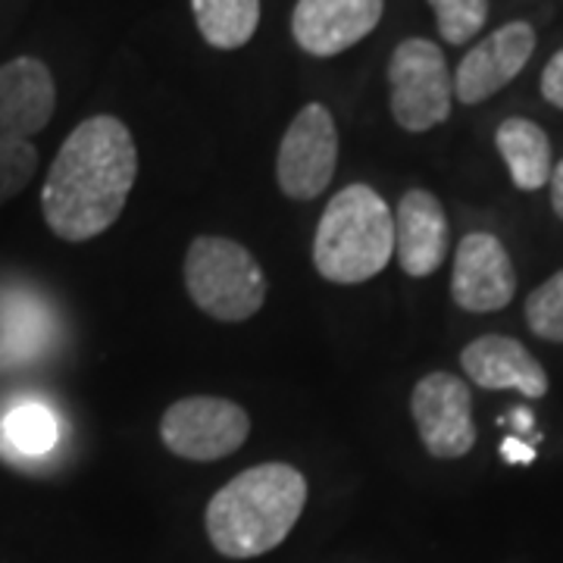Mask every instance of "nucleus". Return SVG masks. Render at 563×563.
<instances>
[{"label":"nucleus","mask_w":563,"mask_h":563,"mask_svg":"<svg viewBox=\"0 0 563 563\" xmlns=\"http://www.w3.org/2000/svg\"><path fill=\"white\" fill-rule=\"evenodd\" d=\"M339 166V129L325 103H307L285 129L276 181L288 201H317Z\"/></svg>","instance_id":"nucleus-7"},{"label":"nucleus","mask_w":563,"mask_h":563,"mask_svg":"<svg viewBox=\"0 0 563 563\" xmlns=\"http://www.w3.org/2000/svg\"><path fill=\"white\" fill-rule=\"evenodd\" d=\"M3 435L10 448H16L20 454H47L57 444V420L44 404H22L16 410L7 413L3 420Z\"/></svg>","instance_id":"nucleus-17"},{"label":"nucleus","mask_w":563,"mask_h":563,"mask_svg":"<svg viewBox=\"0 0 563 563\" xmlns=\"http://www.w3.org/2000/svg\"><path fill=\"white\" fill-rule=\"evenodd\" d=\"M542 98L551 107L563 110V51H558L542 73Z\"/></svg>","instance_id":"nucleus-21"},{"label":"nucleus","mask_w":563,"mask_h":563,"mask_svg":"<svg viewBox=\"0 0 563 563\" xmlns=\"http://www.w3.org/2000/svg\"><path fill=\"white\" fill-rule=\"evenodd\" d=\"M251 435L242 404L213 395H191L169 404L161 420V442L181 461L213 463L235 454Z\"/></svg>","instance_id":"nucleus-6"},{"label":"nucleus","mask_w":563,"mask_h":563,"mask_svg":"<svg viewBox=\"0 0 563 563\" xmlns=\"http://www.w3.org/2000/svg\"><path fill=\"white\" fill-rule=\"evenodd\" d=\"M139 179V147L117 117H91L63 141L41 188V213L63 242H91L113 229Z\"/></svg>","instance_id":"nucleus-1"},{"label":"nucleus","mask_w":563,"mask_h":563,"mask_svg":"<svg viewBox=\"0 0 563 563\" xmlns=\"http://www.w3.org/2000/svg\"><path fill=\"white\" fill-rule=\"evenodd\" d=\"M501 454L507 463H532L536 461V448L526 444L523 439H504Z\"/></svg>","instance_id":"nucleus-22"},{"label":"nucleus","mask_w":563,"mask_h":563,"mask_svg":"<svg viewBox=\"0 0 563 563\" xmlns=\"http://www.w3.org/2000/svg\"><path fill=\"white\" fill-rule=\"evenodd\" d=\"M181 276L195 307L220 322L251 320L266 301V276L257 257L222 235H198L188 244Z\"/></svg>","instance_id":"nucleus-4"},{"label":"nucleus","mask_w":563,"mask_h":563,"mask_svg":"<svg viewBox=\"0 0 563 563\" xmlns=\"http://www.w3.org/2000/svg\"><path fill=\"white\" fill-rule=\"evenodd\" d=\"M38 169V147L32 141L0 144V207L10 203Z\"/></svg>","instance_id":"nucleus-20"},{"label":"nucleus","mask_w":563,"mask_h":563,"mask_svg":"<svg viewBox=\"0 0 563 563\" xmlns=\"http://www.w3.org/2000/svg\"><path fill=\"white\" fill-rule=\"evenodd\" d=\"M548 185H551V207H554V213L563 220V161L551 169Z\"/></svg>","instance_id":"nucleus-23"},{"label":"nucleus","mask_w":563,"mask_h":563,"mask_svg":"<svg viewBox=\"0 0 563 563\" xmlns=\"http://www.w3.org/2000/svg\"><path fill=\"white\" fill-rule=\"evenodd\" d=\"M536 29L529 22H507L463 57L454 73V98L466 107L488 101L517 79L532 60Z\"/></svg>","instance_id":"nucleus-10"},{"label":"nucleus","mask_w":563,"mask_h":563,"mask_svg":"<svg viewBox=\"0 0 563 563\" xmlns=\"http://www.w3.org/2000/svg\"><path fill=\"white\" fill-rule=\"evenodd\" d=\"M395 257V213L385 198L354 181L322 210L313 235V266L325 282L361 285L376 279Z\"/></svg>","instance_id":"nucleus-3"},{"label":"nucleus","mask_w":563,"mask_h":563,"mask_svg":"<svg viewBox=\"0 0 563 563\" xmlns=\"http://www.w3.org/2000/svg\"><path fill=\"white\" fill-rule=\"evenodd\" d=\"M385 0H298L291 35L310 57H339L376 32Z\"/></svg>","instance_id":"nucleus-11"},{"label":"nucleus","mask_w":563,"mask_h":563,"mask_svg":"<svg viewBox=\"0 0 563 563\" xmlns=\"http://www.w3.org/2000/svg\"><path fill=\"white\" fill-rule=\"evenodd\" d=\"M510 422H514V426H517V429H520V432H532V429H536V420H532V413H529V410H526V407H520V410H514V413H510Z\"/></svg>","instance_id":"nucleus-24"},{"label":"nucleus","mask_w":563,"mask_h":563,"mask_svg":"<svg viewBox=\"0 0 563 563\" xmlns=\"http://www.w3.org/2000/svg\"><path fill=\"white\" fill-rule=\"evenodd\" d=\"M410 413L422 448L435 461H461L476 448L473 395L454 373H429L413 385Z\"/></svg>","instance_id":"nucleus-8"},{"label":"nucleus","mask_w":563,"mask_h":563,"mask_svg":"<svg viewBox=\"0 0 563 563\" xmlns=\"http://www.w3.org/2000/svg\"><path fill=\"white\" fill-rule=\"evenodd\" d=\"M391 117L404 132L422 135L451 117L454 76L439 44L426 38H407L388 60Z\"/></svg>","instance_id":"nucleus-5"},{"label":"nucleus","mask_w":563,"mask_h":563,"mask_svg":"<svg viewBox=\"0 0 563 563\" xmlns=\"http://www.w3.org/2000/svg\"><path fill=\"white\" fill-rule=\"evenodd\" d=\"M307 479L291 463H257L222 485L207 504V539L229 561H251L279 548L298 526Z\"/></svg>","instance_id":"nucleus-2"},{"label":"nucleus","mask_w":563,"mask_h":563,"mask_svg":"<svg viewBox=\"0 0 563 563\" xmlns=\"http://www.w3.org/2000/svg\"><path fill=\"white\" fill-rule=\"evenodd\" d=\"M448 217L439 198L410 188L395 210V257L410 279H429L448 257Z\"/></svg>","instance_id":"nucleus-13"},{"label":"nucleus","mask_w":563,"mask_h":563,"mask_svg":"<svg viewBox=\"0 0 563 563\" xmlns=\"http://www.w3.org/2000/svg\"><path fill=\"white\" fill-rule=\"evenodd\" d=\"M495 147L501 154L510 181L520 191H539L551 179V141L539 122L510 117L495 132Z\"/></svg>","instance_id":"nucleus-15"},{"label":"nucleus","mask_w":563,"mask_h":563,"mask_svg":"<svg viewBox=\"0 0 563 563\" xmlns=\"http://www.w3.org/2000/svg\"><path fill=\"white\" fill-rule=\"evenodd\" d=\"M201 38L217 51H239L261 25V0H191Z\"/></svg>","instance_id":"nucleus-16"},{"label":"nucleus","mask_w":563,"mask_h":563,"mask_svg":"<svg viewBox=\"0 0 563 563\" xmlns=\"http://www.w3.org/2000/svg\"><path fill=\"white\" fill-rule=\"evenodd\" d=\"M57 110V81L38 57L0 66V144L32 141Z\"/></svg>","instance_id":"nucleus-12"},{"label":"nucleus","mask_w":563,"mask_h":563,"mask_svg":"<svg viewBox=\"0 0 563 563\" xmlns=\"http://www.w3.org/2000/svg\"><path fill=\"white\" fill-rule=\"evenodd\" d=\"M461 366L470 383L488 391L514 388L529 401H539L548 395V373L542 363L536 361V354H529L526 344L507 335H483L470 342L463 347Z\"/></svg>","instance_id":"nucleus-14"},{"label":"nucleus","mask_w":563,"mask_h":563,"mask_svg":"<svg viewBox=\"0 0 563 563\" xmlns=\"http://www.w3.org/2000/svg\"><path fill=\"white\" fill-rule=\"evenodd\" d=\"M526 322L544 342L563 344V269L526 298Z\"/></svg>","instance_id":"nucleus-18"},{"label":"nucleus","mask_w":563,"mask_h":563,"mask_svg":"<svg viewBox=\"0 0 563 563\" xmlns=\"http://www.w3.org/2000/svg\"><path fill=\"white\" fill-rule=\"evenodd\" d=\"M517 295V273L510 254L492 232L463 235L454 254L451 298L466 313H495Z\"/></svg>","instance_id":"nucleus-9"},{"label":"nucleus","mask_w":563,"mask_h":563,"mask_svg":"<svg viewBox=\"0 0 563 563\" xmlns=\"http://www.w3.org/2000/svg\"><path fill=\"white\" fill-rule=\"evenodd\" d=\"M429 7L448 44L473 41L488 22V0H429Z\"/></svg>","instance_id":"nucleus-19"}]
</instances>
